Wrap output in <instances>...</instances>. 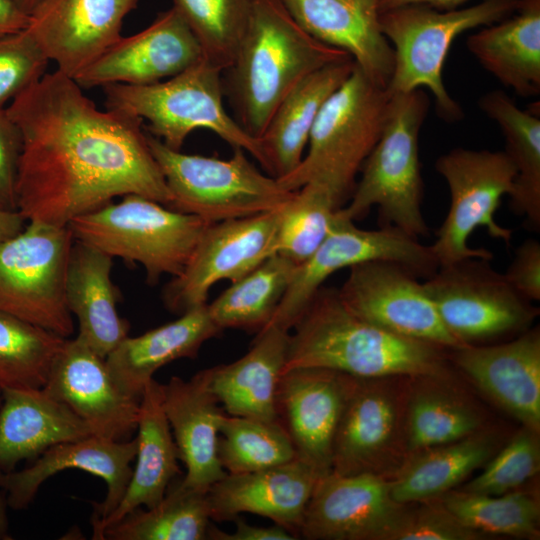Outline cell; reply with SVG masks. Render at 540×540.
<instances>
[{"mask_svg": "<svg viewBox=\"0 0 540 540\" xmlns=\"http://www.w3.org/2000/svg\"><path fill=\"white\" fill-rule=\"evenodd\" d=\"M202 58L198 40L172 6L142 31L121 36L74 80L82 88L149 85L179 74Z\"/></svg>", "mask_w": 540, "mask_h": 540, "instance_id": "obj_19", "label": "cell"}, {"mask_svg": "<svg viewBox=\"0 0 540 540\" xmlns=\"http://www.w3.org/2000/svg\"><path fill=\"white\" fill-rule=\"evenodd\" d=\"M150 150L171 194L169 208L215 223L281 208L294 191L261 172L242 148L228 159L173 150L147 132Z\"/></svg>", "mask_w": 540, "mask_h": 540, "instance_id": "obj_9", "label": "cell"}, {"mask_svg": "<svg viewBox=\"0 0 540 540\" xmlns=\"http://www.w3.org/2000/svg\"><path fill=\"white\" fill-rule=\"evenodd\" d=\"M313 38L346 52L374 84L387 88L394 50L381 30L380 0H283Z\"/></svg>", "mask_w": 540, "mask_h": 540, "instance_id": "obj_24", "label": "cell"}, {"mask_svg": "<svg viewBox=\"0 0 540 540\" xmlns=\"http://www.w3.org/2000/svg\"><path fill=\"white\" fill-rule=\"evenodd\" d=\"M29 22L15 0H0V37L25 29Z\"/></svg>", "mask_w": 540, "mask_h": 540, "instance_id": "obj_50", "label": "cell"}, {"mask_svg": "<svg viewBox=\"0 0 540 540\" xmlns=\"http://www.w3.org/2000/svg\"><path fill=\"white\" fill-rule=\"evenodd\" d=\"M65 340L0 312V391L43 388Z\"/></svg>", "mask_w": 540, "mask_h": 540, "instance_id": "obj_39", "label": "cell"}, {"mask_svg": "<svg viewBox=\"0 0 540 540\" xmlns=\"http://www.w3.org/2000/svg\"><path fill=\"white\" fill-rule=\"evenodd\" d=\"M437 172L450 191V207L430 248L439 266L468 257L492 259L485 248H472L470 235L484 227L493 239L510 244L513 230L497 223L504 195L513 191L516 169L505 151L454 148L438 157Z\"/></svg>", "mask_w": 540, "mask_h": 540, "instance_id": "obj_11", "label": "cell"}, {"mask_svg": "<svg viewBox=\"0 0 540 540\" xmlns=\"http://www.w3.org/2000/svg\"><path fill=\"white\" fill-rule=\"evenodd\" d=\"M406 509L390 495V481L380 473L317 479L299 536L308 540H386Z\"/></svg>", "mask_w": 540, "mask_h": 540, "instance_id": "obj_16", "label": "cell"}, {"mask_svg": "<svg viewBox=\"0 0 540 540\" xmlns=\"http://www.w3.org/2000/svg\"><path fill=\"white\" fill-rule=\"evenodd\" d=\"M106 107L149 123L151 135L173 150H181L196 129H208L232 148H242L266 172L260 140L249 135L226 111L222 70L205 58L179 74L149 85L111 84L103 87Z\"/></svg>", "mask_w": 540, "mask_h": 540, "instance_id": "obj_6", "label": "cell"}, {"mask_svg": "<svg viewBox=\"0 0 540 540\" xmlns=\"http://www.w3.org/2000/svg\"><path fill=\"white\" fill-rule=\"evenodd\" d=\"M289 336L290 331L269 324L258 332L244 356L209 368L210 387L227 414L278 421L275 397Z\"/></svg>", "mask_w": 540, "mask_h": 540, "instance_id": "obj_31", "label": "cell"}, {"mask_svg": "<svg viewBox=\"0 0 540 540\" xmlns=\"http://www.w3.org/2000/svg\"><path fill=\"white\" fill-rule=\"evenodd\" d=\"M136 463L125 493L106 518L91 522L92 538L133 510L158 504L169 485L180 475L178 450L162 404V384L154 378L140 397L137 421Z\"/></svg>", "mask_w": 540, "mask_h": 540, "instance_id": "obj_27", "label": "cell"}, {"mask_svg": "<svg viewBox=\"0 0 540 540\" xmlns=\"http://www.w3.org/2000/svg\"><path fill=\"white\" fill-rule=\"evenodd\" d=\"M27 220L18 210H8L0 207V243L19 234Z\"/></svg>", "mask_w": 540, "mask_h": 540, "instance_id": "obj_51", "label": "cell"}, {"mask_svg": "<svg viewBox=\"0 0 540 540\" xmlns=\"http://www.w3.org/2000/svg\"><path fill=\"white\" fill-rule=\"evenodd\" d=\"M353 379L316 367L291 368L280 376L275 397L277 420L297 458L319 477L331 472L333 441Z\"/></svg>", "mask_w": 540, "mask_h": 540, "instance_id": "obj_17", "label": "cell"}, {"mask_svg": "<svg viewBox=\"0 0 540 540\" xmlns=\"http://www.w3.org/2000/svg\"><path fill=\"white\" fill-rule=\"evenodd\" d=\"M49 61L26 28L0 37V108L39 81Z\"/></svg>", "mask_w": 540, "mask_h": 540, "instance_id": "obj_45", "label": "cell"}, {"mask_svg": "<svg viewBox=\"0 0 540 540\" xmlns=\"http://www.w3.org/2000/svg\"><path fill=\"white\" fill-rule=\"evenodd\" d=\"M139 0H40L26 30L56 70L73 79L121 37Z\"/></svg>", "mask_w": 540, "mask_h": 540, "instance_id": "obj_20", "label": "cell"}, {"mask_svg": "<svg viewBox=\"0 0 540 540\" xmlns=\"http://www.w3.org/2000/svg\"><path fill=\"white\" fill-rule=\"evenodd\" d=\"M352 59L310 36L283 0H251L246 30L230 66L222 71L233 118L259 139L285 96L306 76Z\"/></svg>", "mask_w": 540, "mask_h": 540, "instance_id": "obj_2", "label": "cell"}, {"mask_svg": "<svg viewBox=\"0 0 540 540\" xmlns=\"http://www.w3.org/2000/svg\"><path fill=\"white\" fill-rule=\"evenodd\" d=\"M210 520L207 491L172 481L158 504L107 526L100 540H205Z\"/></svg>", "mask_w": 540, "mask_h": 540, "instance_id": "obj_36", "label": "cell"}, {"mask_svg": "<svg viewBox=\"0 0 540 540\" xmlns=\"http://www.w3.org/2000/svg\"><path fill=\"white\" fill-rule=\"evenodd\" d=\"M494 440L475 433L456 442L416 452L390 481L392 499L406 505L447 493L490 459Z\"/></svg>", "mask_w": 540, "mask_h": 540, "instance_id": "obj_35", "label": "cell"}, {"mask_svg": "<svg viewBox=\"0 0 540 540\" xmlns=\"http://www.w3.org/2000/svg\"><path fill=\"white\" fill-rule=\"evenodd\" d=\"M222 331L204 304L139 336H127L105 360L119 387L140 398L157 370L178 359L196 358L201 346Z\"/></svg>", "mask_w": 540, "mask_h": 540, "instance_id": "obj_30", "label": "cell"}, {"mask_svg": "<svg viewBox=\"0 0 540 540\" xmlns=\"http://www.w3.org/2000/svg\"><path fill=\"white\" fill-rule=\"evenodd\" d=\"M162 404L179 460L186 467L181 482L208 491L227 474L217 454L220 424L226 412L210 387L209 368L190 380L171 377L162 384Z\"/></svg>", "mask_w": 540, "mask_h": 540, "instance_id": "obj_25", "label": "cell"}, {"mask_svg": "<svg viewBox=\"0 0 540 540\" xmlns=\"http://www.w3.org/2000/svg\"><path fill=\"white\" fill-rule=\"evenodd\" d=\"M536 433L525 428V431L517 434L463 491L501 495L537 474L540 467V447Z\"/></svg>", "mask_w": 540, "mask_h": 540, "instance_id": "obj_44", "label": "cell"}, {"mask_svg": "<svg viewBox=\"0 0 540 540\" xmlns=\"http://www.w3.org/2000/svg\"><path fill=\"white\" fill-rule=\"evenodd\" d=\"M370 260L399 263L419 278H428L439 267L430 246L391 226L367 230L336 212L332 228L296 273L269 324L290 331L315 293L335 272ZM268 324V325H269Z\"/></svg>", "mask_w": 540, "mask_h": 540, "instance_id": "obj_13", "label": "cell"}, {"mask_svg": "<svg viewBox=\"0 0 540 540\" xmlns=\"http://www.w3.org/2000/svg\"><path fill=\"white\" fill-rule=\"evenodd\" d=\"M452 360L502 408L538 433L540 428V333L527 329L499 344L452 349Z\"/></svg>", "mask_w": 540, "mask_h": 540, "instance_id": "obj_22", "label": "cell"}, {"mask_svg": "<svg viewBox=\"0 0 540 540\" xmlns=\"http://www.w3.org/2000/svg\"><path fill=\"white\" fill-rule=\"evenodd\" d=\"M354 67L352 59L326 65L301 80L280 102L259 138L267 174L281 179L299 166L322 106Z\"/></svg>", "mask_w": 540, "mask_h": 540, "instance_id": "obj_32", "label": "cell"}, {"mask_svg": "<svg viewBox=\"0 0 540 540\" xmlns=\"http://www.w3.org/2000/svg\"><path fill=\"white\" fill-rule=\"evenodd\" d=\"M279 209L211 223L185 268L165 285L167 310L181 315L207 304L214 284L236 282L275 254Z\"/></svg>", "mask_w": 540, "mask_h": 540, "instance_id": "obj_14", "label": "cell"}, {"mask_svg": "<svg viewBox=\"0 0 540 540\" xmlns=\"http://www.w3.org/2000/svg\"><path fill=\"white\" fill-rule=\"evenodd\" d=\"M137 439L115 441L96 435L56 444L33 464L20 471L0 472V488L6 493L7 506L21 510L34 500L40 486L50 477L67 469H78L101 478L106 496L95 505L91 522L110 515L121 501L132 475Z\"/></svg>", "mask_w": 540, "mask_h": 540, "instance_id": "obj_21", "label": "cell"}, {"mask_svg": "<svg viewBox=\"0 0 540 540\" xmlns=\"http://www.w3.org/2000/svg\"><path fill=\"white\" fill-rule=\"evenodd\" d=\"M510 285L531 302L540 300V243L526 239L515 250L514 257L503 273Z\"/></svg>", "mask_w": 540, "mask_h": 540, "instance_id": "obj_48", "label": "cell"}, {"mask_svg": "<svg viewBox=\"0 0 540 540\" xmlns=\"http://www.w3.org/2000/svg\"><path fill=\"white\" fill-rule=\"evenodd\" d=\"M341 208L331 192L315 182L304 184L279 209L275 254L300 265L329 234Z\"/></svg>", "mask_w": 540, "mask_h": 540, "instance_id": "obj_41", "label": "cell"}, {"mask_svg": "<svg viewBox=\"0 0 540 540\" xmlns=\"http://www.w3.org/2000/svg\"><path fill=\"white\" fill-rule=\"evenodd\" d=\"M22 138L6 107L0 108V207L17 210L16 182Z\"/></svg>", "mask_w": 540, "mask_h": 540, "instance_id": "obj_47", "label": "cell"}, {"mask_svg": "<svg viewBox=\"0 0 540 540\" xmlns=\"http://www.w3.org/2000/svg\"><path fill=\"white\" fill-rule=\"evenodd\" d=\"M112 266L113 257L74 239L66 271V305L77 317V336L104 358L129 336L130 329L117 311Z\"/></svg>", "mask_w": 540, "mask_h": 540, "instance_id": "obj_29", "label": "cell"}, {"mask_svg": "<svg viewBox=\"0 0 540 540\" xmlns=\"http://www.w3.org/2000/svg\"><path fill=\"white\" fill-rule=\"evenodd\" d=\"M6 109L22 138L16 199L27 221L67 226L129 194L170 205L143 120L98 109L72 77L46 73Z\"/></svg>", "mask_w": 540, "mask_h": 540, "instance_id": "obj_1", "label": "cell"}, {"mask_svg": "<svg viewBox=\"0 0 540 540\" xmlns=\"http://www.w3.org/2000/svg\"><path fill=\"white\" fill-rule=\"evenodd\" d=\"M469 0H380V12L404 5H426L438 10L457 9Z\"/></svg>", "mask_w": 540, "mask_h": 540, "instance_id": "obj_52", "label": "cell"}, {"mask_svg": "<svg viewBox=\"0 0 540 540\" xmlns=\"http://www.w3.org/2000/svg\"><path fill=\"white\" fill-rule=\"evenodd\" d=\"M442 505L463 525L485 535L539 536V503L524 492L486 495L453 491L445 493Z\"/></svg>", "mask_w": 540, "mask_h": 540, "instance_id": "obj_40", "label": "cell"}, {"mask_svg": "<svg viewBox=\"0 0 540 540\" xmlns=\"http://www.w3.org/2000/svg\"><path fill=\"white\" fill-rule=\"evenodd\" d=\"M429 107L421 88L390 95L382 134L361 168V177L343 216L353 221L377 206L380 226L419 239L429 233L422 212L423 179L419 133Z\"/></svg>", "mask_w": 540, "mask_h": 540, "instance_id": "obj_5", "label": "cell"}, {"mask_svg": "<svg viewBox=\"0 0 540 540\" xmlns=\"http://www.w3.org/2000/svg\"><path fill=\"white\" fill-rule=\"evenodd\" d=\"M521 0H484L462 9L438 10L426 5H404L380 12L385 37L394 46V69L386 88L389 95L428 88L440 117L462 118L461 107L442 79L443 65L453 41L461 33L489 26L512 15Z\"/></svg>", "mask_w": 540, "mask_h": 540, "instance_id": "obj_8", "label": "cell"}, {"mask_svg": "<svg viewBox=\"0 0 540 540\" xmlns=\"http://www.w3.org/2000/svg\"><path fill=\"white\" fill-rule=\"evenodd\" d=\"M467 47L479 63L518 95L540 93V0H521L509 17L472 34Z\"/></svg>", "mask_w": 540, "mask_h": 540, "instance_id": "obj_33", "label": "cell"}, {"mask_svg": "<svg viewBox=\"0 0 540 540\" xmlns=\"http://www.w3.org/2000/svg\"><path fill=\"white\" fill-rule=\"evenodd\" d=\"M43 388L68 406L92 435L125 441L137 429L140 398L126 394L105 358L78 336L66 338Z\"/></svg>", "mask_w": 540, "mask_h": 540, "instance_id": "obj_18", "label": "cell"}, {"mask_svg": "<svg viewBox=\"0 0 540 540\" xmlns=\"http://www.w3.org/2000/svg\"><path fill=\"white\" fill-rule=\"evenodd\" d=\"M338 294L353 314L390 332L446 349L462 347L419 277L399 263L370 260L350 267Z\"/></svg>", "mask_w": 540, "mask_h": 540, "instance_id": "obj_15", "label": "cell"}, {"mask_svg": "<svg viewBox=\"0 0 540 540\" xmlns=\"http://www.w3.org/2000/svg\"><path fill=\"white\" fill-rule=\"evenodd\" d=\"M297 266L279 254L271 255L207 304L212 320L221 330L258 333L272 320Z\"/></svg>", "mask_w": 540, "mask_h": 540, "instance_id": "obj_37", "label": "cell"}, {"mask_svg": "<svg viewBox=\"0 0 540 540\" xmlns=\"http://www.w3.org/2000/svg\"><path fill=\"white\" fill-rule=\"evenodd\" d=\"M485 536L463 525L441 505L406 510L386 540H478Z\"/></svg>", "mask_w": 540, "mask_h": 540, "instance_id": "obj_46", "label": "cell"}, {"mask_svg": "<svg viewBox=\"0 0 540 540\" xmlns=\"http://www.w3.org/2000/svg\"><path fill=\"white\" fill-rule=\"evenodd\" d=\"M292 329L283 371L316 367L363 379L440 378L447 373L446 348L356 316L336 288H319Z\"/></svg>", "mask_w": 540, "mask_h": 540, "instance_id": "obj_3", "label": "cell"}, {"mask_svg": "<svg viewBox=\"0 0 540 540\" xmlns=\"http://www.w3.org/2000/svg\"><path fill=\"white\" fill-rule=\"evenodd\" d=\"M490 261L468 257L440 265L423 282L445 327L462 346L520 334L539 313Z\"/></svg>", "mask_w": 540, "mask_h": 540, "instance_id": "obj_12", "label": "cell"}, {"mask_svg": "<svg viewBox=\"0 0 540 540\" xmlns=\"http://www.w3.org/2000/svg\"><path fill=\"white\" fill-rule=\"evenodd\" d=\"M480 109L498 123L506 142L505 153L516 169L510 209L524 217L527 228L540 229V118L521 110L502 91L486 93Z\"/></svg>", "mask_w": 540, "mask_h": 540, "instance_id": "obj_34", "label": "cell"}, {"mask_svg": "<svg viewBox=\"0 0 540 540\" xmlns=\"http://www.w3.org/2000/svg\"><path fill=\"white\" fill-rule=\"evenodd\" d=\"M198 40L203 57L225 70L246 30L251 0H173Z\"/></svg>", "mask_w": 540, "mask_h": 540, "instance_id": "obj_42", "label": "cell"}, {"mask_svg": "<svg viewBox=\"0 0 540 540\" xmlns=\"http://www.w3.org/2000/svg\"><path fill=\"white\" fill-rule=\"evenodd\" d=\"M235 530L231 533L220 530L211 523L207 530L209 540H295V535L274 524V526L263 527L250 525L239 517H236Z\"/></svg>", "mask_w": 540, "mask_h": 540, "instance_id": "obj_49", "label": "cell"}, {"mask_svg": "<svg viewBox=\"0 0 540 540\" xmlns=\"http://www.w3.org/2000/svg\"><path fill=\"white\" fill-rule=\"evenodd\" d=\"M390 95L356 66L322 106L299 166L277 179L290 191L309 182L325 186L340 207L385 125Z\"/></svg>", "mask_w": 540, "mask_h": 540, "instance_id": "obj_4", "label": "cell"}, {"mask_svg": "<svg viewBox=\"0 0 540 540\" xmlns=\"http://www.w3.org/2000/svg\"><path fill=\"white\" fill-rule=\"evenodd\" d=\"M211 222L173 210L147 197L122 199L73 218L67 226L75 240L111 257L141 264L147 283L175 277L185 268Z\"/></svg>", "mask_w": 540, "mask_h": 540, "instance_id": "obj_7", "label": "cell"}, {"mask_svg": "<svg viewBox=\"0 0 540 540\" xmlns=\"http://www.w3.org/2000/svg\"><path fill=\"white\" fill-rule=\"evenodd\" d=\"M217 454L229 474L263 470L297 458L292 442L279 421H264L225 414Z\"/></svg>", "mask_w": 540, "mask_h": 540, "instance_id": "obj_38", "label": "cell"}, {"mask_svg": "<svg viewBox=\"0 0 540 540\" xmlns=\"http://www.w3.org/2000/svg\"><path fill=\"white\" fill-rule=\"evenodd\" d=\"M319 475L298 458L254 472L229 474L207 491L210 517L233 521L240 513L267 517L299 538L303 515Z\"/></svg>", "mask_w": 540, "mask_h": 540, "instance_id": "obj_23", "label": "cell"}, {"mask_svg": "<svg viewBox=\"0 0 540 540\" xmlns=\"http://www.w3.org/2000/svg\"><path fill=\"white\" fill-rule=\"evenodd\" d=\"M92 435L87 425L44 388L1 390L0 472L48 448Z\"/></svg>", "mask_w": 540, "mask_h": 540, "instance_id": "obj_26", "label": "cell"}, {"mask_svg": "<svg viewBox=\"0 0 540 540\" xmlns=\"http://www.w3.org/2000/svg\"><path fill=\"white\" fill-rule=\"evenodd\" d=\"M27 222L0 243V312L69 338L65 280L73 234L68 226Z\"/></svg>", "mask_w": 540, "mask_h": 540, "instance_id": "obj_10", "label": "cell"}, {"mask_svg": "<svg viewBox=\"0 0 540 540\" xmlns=\"http://www.w3.org/2000/svg\"><path fill=\"white\" fill-rule=\"evenodd\" d=\"M380 381L354 377L333 441L331 472L379 473L397 426L395 397Z\"/></svg>", "mask_w": 540, "mask_h": 540, "instance_id": "obj_28", "label": "cell"}, {"mask_svg": "<svg viewBox=\"0 0 540 540\" xmlns=\"http://www.w3.org/2000/svg\"><path fill=\"white\" fill-rule=\"evenodd\" d=\"M18 6L26 13L30 14L40 0H15Z\"/></svg>", "mask_w": 540, "mask_h": 540, "instance_id": "obj_54", "label": "cell"}, {"mask_svg": "<svg viewBox=\"0 0 540 540\" xmlns=\"http://www.w3.org/2000/svg\"><path fill=\"white\" fill-rule=\"evenodd\" d=\"M0 402H1V391H0ZM7 503L6 499L0 495V540L11 539L9 534V522L7 516Z\"/></svg>", "mask_w": 540, "mask_h": 540, "instance_id": "obj_53", "label": "cell"}, {"mask_svg": "<svg viewBox=\"0 0 540 540\" xmlns=\"http://www.w3.org/2000/svg\"><path fill=\"white\" fill-rule=\"evenodd\" d=\"M478 415L462 402L439 392L423 391L409 403L406 420L408 450L418 452L474 434Z\"/></svg>", "mask_w": 540, "mask_h": 540, "instance_id": "obj_43", "label": "cell"}]
</instances>
